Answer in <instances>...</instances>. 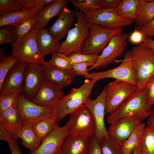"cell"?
I'll list each match as a JSON object with an SVG mask.
<instances>
[{
  "label": "cell",
  "instance_id": "6da1fadb",
  "mask_svg": "<svg viewBox=\"0 0 154 154\" xmlns=\"http://www.w3.org/2000/svg\"><path fill=\"white\" fill-rule=\"evenodd\" d=\"M153 111L148 102L146 89L136 90L115 110L109 113L107 122L110 124L123 117L135 116L142 120L149 117Z\"/></svg>",
  "mask_w": 154,
  "mask_h": 154
},
{
  "label": "cell",
  "instance_id": "7a4b0ae2",
  "mask_svg": "<svg viewBox=\"0 0 154 154\" xmlns=\"http://www.w3.org/2000/svg\"><path fill=\"white\" fill-rule=\"evenodd\" d=\"M96 78L86 79L78 88H72L54 106V116L57 124L67 115L84 104L90 95L93 88L97 81Z\"/></svg>",
  "mask_w": 154,
  "mask_h": 154
},
{
  "label": "cell",
  "instance_id": "3957f363",
  "mask_svg": "<svg viewBox=\"0 0 154 154\" xmlns=\"http://www.w3.org/2000/svg\"><path fill=\"white\" fill-rule=\"evenodd\" d=\"M131 63L136 76V90L145 88L149 79L154 74V55L151 50L143 43L131 50Z\"/></svg>",
  "mask_w": 154,
  "mask_h": 154
},
{
  "label": "cell",
  "instance_id": "277c9868",
  "mask_svg": "<svg viewBox=\"0 0 154 154\" xmlns=\"http://www.w3.org/2000/svg\"><path fill=\"white\" fill-rule=\"evenodd\" d=\"M76 11L77 22L74 27L68 31L57 52L68 56L73 52L82 53L84 43L90 34V24L85 20L83 13L76 9Z\"/></svg>",
  "mask_w": 154,
  "mask_h": 154
},
{
  "label": "cell",
  "instance_id": "5b68a950",
  "mask_svg": "<svg viewBox=\"0 0 154 154\" xmlns=\"http://www.w3.org/2000/svg\"><path fill=\"white\" fill-rule=\"evenodd\" d=\"M38 29L35 28L24 38L17 40L11 44L12 55L19 62L27 64L43 65L46 61L40 50L36 41Z\"/></svg>",
  "mask_w": 154,
  "mask_h": 154
},
{
  "label": "cell",
  "instance_id": "8992f818",
  "mask_svg": "<svg viewBox=\"0 0 154 154\" xmlns=\"http://www.w3.org/2000/svg\"><path fill=\"white\" fill-rule=\"evenodd\" d=\"M65 125L69 134L78 137H90L94 134L95 130L93 115L85 104L70 114L69 119Z\"/></svg>",
  "mask_w": 154,
  "mask_h": 154
},
{
  "label": "cell",
  "instance_id": "52a82bcc",
  "mask_svg": "<svg viewBox=\"0 0 154 154\" xmlns=\"http://www.w3.org/2000/svg\"><path fill=\"white\" fill-rule=\"evenodd\" d=\"M122 28L110 29L100 25L90 24V34L83 44V54L100 55L108 44L111 38L122 32Z\"/></svg>",
  "mask_w": 154,
  "mask_h": 154
},
{
  "label": "cell",
  "instance_id": "ba28073f",
  "mask_svg": "<svg viewBox=\"0 0 154 154\" xmlns=\"http://www.w3.org/2000/svg\"><path fill=\"white\" fill-rule=\"evenodd\" d=\"M129 36L122 32L115 35L110 39L106 46L99 55V58L88 71L105 68L110 64L114 63L117 58L121 56L124 52Z\"/></svg>",
  "mask_w": 154,
  "mask_h": 154
},
{
  "label": "cell",
  "instance_id": "9c48e42d",
  "mask_svg": "<svg viewBox=\"0 0 154 154\" xmlns=\"http://www.w3.org/2000/svg\"><path fill=\"white\" fill-rule=\"evenodd\" d=\"M104 89L105 110L109 114L115 110L136 90V86L127 82L115 80L109 83Z\"/></svg>",
  "mask_w": 154,
  "mask_h": 154
},
{
  "label": "cell",
  "instance_id": "30bf717a",
  "mask_svg": "<svg viewBox=\"0 0 154 154\" xmlns=\"http://www.w3.org/2000/svg\"><path fill=\"white\" fill-rule=\"evenodd\" d=\"M131 50L126 51L121 63L117 67L106 71L90 73L89 79L96 78L97 81L105 78L127 82L136 86L137 79L132 66Z\"/></svg>",
  "mask_w": 154,
  "mask_h": 154
},
{
  "label": "cell",
  "instance_id": "8fae6325",
  "mask_svg": "<svg viewBox=\"0 0 154 154\" xmlns=\"http://www.w3.org/2000/svg\"><path fill=\"white\" fill-rule=\"evenodd\" d=\"M17 107L23 120L24 125H31L44 118L54 115L52 108L38 105L23 96L19 95Z\"/></svg>",
  "mask_w": 154,
  "mask_h": 154
},
{
  "label": "cell",
  "instance_id": "7c38bea8",
  "mask_svg": "<svg viewBox=\"0 0 154 154\" xmlns=\"http://www.w3.org/2000/svg\"><path fill=\"white\" fill-rule=\"evenodd\" d=\"M84 15L85 20L89 23L100 25L110 29L122 28L130 25L133 22L120 17L115 9L101 8Z\"/></svg>",
  "mask_w": 154,
  "mask_h": 154
},
{
  "label": "cell",
  "instance_id": "4fadbf2b",
  "mask_svg": "<svg viewBox=\"0 0 154 154\" xmlns=\"http://www.w3.org/2000/svg\"><path fill=\"white\" fill-rule=\"evenodd\" d=\"M142 121L138 117L133 116L121 118L110 124L108 130L109 137L116 145L122 146Z\"/></svg>",
  "mask_w": 154,
  "mask_h": 154
},
{
  "label": "cell",
  "instance_id": "5bb4252c",
  "mask_svg": "<svg viewBox=\"0 0 154 154\" xmlns=\"http://www.w3.org/2000/svg\"><path fill=\"white\" fill-rule=\"evenodd\" d=\"M44 80L42 65L27 64L25 68L21 94L29 100L36 94Z\"/></svg>",
  "mask_w": 154,
  "mask_h": 154
},
{
  "label": "cell",
  "instance_id": "9a60e30c",
  "mask_svg": "<svg viewBox=\"0 0 154 154\" xmlns=\"http://www.w3.org/2000/svg\"><path fill=\"white\" fill-rule=\"evenodd\" d=\"M84 104L89 108L94 118L96 126L94 134L100 143L103 137H109L104 123L106 106L104 90L95 99L92 100L88 98Z\"/></svg>",
  "mask_w": 154,
  "mask_h": 154
},
{
  "label": "cell",
  "instance_id": "2e32d148",
  "mask_svg": "<svg viewBox=\"0 0 154 154\" xmlns=\"http://www.w3.org/2000/svg\"><path fill=\"white\" fill-rule=\"evenodd\" d=\"M69 134L66 126L57 124L53 131L43 138L38 148L27 154H55L58 151L64 140Z\"/></svg>",
  "mask_w": 154,
  "mask_h": 154
},
{
  "label": "cell",
  "instance_id": "e0dca14e",
  "mask_svg": "<svg viewBox=\"0 0 154 154\" xmlns=\"http://www.w3.org/2000/svg\"><path fill=\"white\" fill-rule=\"evenodd\" d=\"M27 64L18 61L13 66L5 76L1 88L0 94L8 92L21 93L24 74Z\"/></svg>",
  "mask_w": 154,
  "mask_h": 154
},
{
  "label": "cell",
  "instance_id": "ac0fdd59",
  "mask_svg": "<svg viewBox=\"0 0 154 154\" xmlns=\"http://www.w3.org/2000/svg\"><path fill=\"white\" fill-rule=\"evenodd\" d=\"M42 70L44 81L62 88L69 86L76 77V75L73 70L60 69L48 64L47 61L42 65Z\"/></svg>",
  "mask_w": 154,
  "mask_h": 154
},
{
  "label": "cell",
  "instance_id": "d6986e66",
  "mask_svg": "<svg viewBox=\"0 0 154 154\" xmlns=\"http://www.w3.org/2000/svg\"><path fill=\"white\" fill-rule=\"evenodd\" d=\"M64 95L62 88L44 80L36 94L30 100L41 106L53 108Z\"/></svg>",
  "mask_w": 154,
  "mask_h": 154
},
{
  "label": "cell",
  "instance_id": "ffe728a7",
  "mask_svg": "<svg viewBox=\"0 0 154 154\" xmlns=\"http://www.w3.org/2000/svg\"><path fill=\"white\" fill-rule=\"evenodd\" d=\"M76 16V11L70 10L65 6L48 29L52 35L60 41L67 34L74 23Z\"/></svg>",
  "mask_w": 154,
  "mask_h": 154
},
{
  "label": "cell",
  "instance_id": "44dd1931",
  "mask_svg": "<svg viewBox=\"0 0 154 154\" xmlns=\"http://www.w3.org/2000/svg\"><path fill=\"white\" fill-rule=\"evenodd\" d=\"M0 124L16 140L19 138V133L24 126L22 117L17 107L0 113Z\"/></svg>",
  "mask_w": 154,
  "mask_h": 154
},
{
  "label": "cell",
  "instance_id": "7402d4cb",
  "mask_svg": "<svg viewBox=\"0 0 154 154\" xmlns=\"http://www.w3.org/2000/svg\"><path fill=\"white\" fill-rule=\"evenodd\" d=\"M36 38L38 48L44 57L58 52L60 43L49 29H38Z\"/></svg>",
  "mask_w": 154,
  "mask_h": 154
},
{
  "label": "cell",
  "instance_id": "603a6c76",
  "mask_svg": "<svg viewBox=\"0 0 154 154\" xmlns=\"http://www.w3.org/2000/svg\"><path fill=\"white\" fill-rule=\"evenodd\" d=\"M89 137H77L68 134L63 141L60 154H88Z\"/></svg>",
  "mask_w": 154,
  "mask_h": 154
},
{
  "label": "cell",
  "instance_id": "cb8c5ba5",
  "mask_svg": "<svg viewBox=\"0 0 154 154\" xmlns=\"http://www.w3.org/2000/svg\"><path fill=\"white\" fill-rule=\"evenodd\" d=\"M69 0H54L37 14L36 27L38 29L44 28L50 20L58 16L62 9L66 6Z\"/></svg>",
  "mask_w": 154,
  "mask_h": 154
},
{
  "label": "cell",
  "instance_id": "d4e9b609",
  "mask_svg": "<svg viewBox=\"0 0 154 154\" xmlns=\"http://www.w3.org/2000/svg\"><path fill=\"white\" fill-rule=\"evenodd\" d=\"M43 8L16 11L0 16V27L13 26L17 28L25 20L37 14Z\"/></svg>",
  "mask_w": 154,
  "mask_h": 154
},
{
  "label": "cell",
  "instance_id": "484cf974",
  "mask_svg": "<svg viewBox=\"0 0 154 154\" xmlns=\"http://www.w3.org/2000/svg\"><path fill=\"white\" fill-rule=\"evenodd\" d=\"M18 136L21 144L30 152L36 150L40 146L41 139L31 125H24L20 131Z\"/></svg>",
  "mask_w": 154,
  "mask_h": 154
},
{
  "label": "cell",
  "instance_id": "4316f807",
  "mask_svg": "<svg viewBox=\"0 0 154 154\" xmlns=\"http://www.w3.org/2000/svg\"><path fill=\"white\" fill-rule=\"evenodd\" d=\"M154 19V0H140L136 11V25L139 28Z\"/></svg>",
  "mask_w": 154,
  "mask_h": 154
},
{
  "label": "cell",
  "instance_id": "83f0119b",
  "mask_svg": "<svg viewBox=\"0 0 154 154\" xmlns=\"http://www.w3.org/2000/svg\"><path fill=\"white\" fill-rule=\"evenodd\" d=\"M140 0H120L115 11L121 18L133 21L136 19V11Z\"/></svg>",
  "mask_w": 154,
  "mask_h": 154
},
{
  "label": "cell",
  "instance_id": "f1b7e54d",
  "mask_svg": "<svg viewBox=\"0 0 154 154\" xmlns=\"http://www.w3.org/2000/svg\"><path fill=\"white\" fill-rule=\"evenodd\" d=\"M145 127V123H141L136 127L121 146L124 154H128L139 144Z\"/></svg>",
  "mask_w": 154,
  "mask_h": 154
},
{
  "label": "cell",
  "instance_id": "f546056e",
  "mask_svg": "<svg viewBox=\"0 0 154 154\" xmlns=\"http://www.w3.org/2000/svg\"><path fill=\"white\" fill-rule=\"evenodd\" d=\"M56 124L54 115L42 119L35 123L32 126L42 140L53 131Z\"/></svg>",
  "mask_w": 154,
  "mask_h": 154
},
{
  "label": "cell",
  "instance_id": "4dcf8cb0",
  "mask_svg": "<svg viewBox=\"0 0 154 154\" xmlns=\"http://www.w3.org/2000/svg\"><path fill=\"white\" fill-rule=\"evenodd\" d=\"M141 154H154V129L146 126L139 144Z\"/></svg>",
  "mask_w": 154,
  "mask_h": 154
},
{
  "label": "cell",
  "instance_id": "1f68e13d",
  "mask_svg": "<svg viewBox=\"0 0 154 154\" xmlns=\"http://www.w3.org/2000/svg\"><path fill=\"white\" fill-rule=\"evenodd\" d=\"M13 55H5L4 50L1 49L0 53V89L7 74L14 64L18 62Z\"/></svg>",
  "mask_w": 154,
  "mask_h": 154
},
{
  "label": "cell",
  "instance_id": "d6a6232c",
  "mask_svg": "<svg viewBox=\"0 0 154 154\" xmlns=\"http://www.w3.org/2000/svg\"><path fill=\"white\" fill-rule=\"evenodd\" d=\"M37 13L25 20L16 28L17 40L24 38L36 27Z\"/></svg>",
  "mask_w": 154,
  "mask_h": 154
},
{
  "label": "cell",
  "instance_id": "836d02e7",
  "mask_svg": "<svg viewBox=\"0 0 154 154\" xmlns=\"http://www.w3.org/2000/svg\"><path fill=\"white\" fill-rule=\"evenodd\" d=\"M76 9L86 14L101 8L97 0H73L70 1Z\"/></svg>",
  "mask_w": 154,
  "mask_h": 154
},
{
  "label": "cell",
  "instance_id": "e575fe53",
  "mask_svg": "<svg viewBox=\"0 0 154 154\" xmlns=\"http://www.w3.org/2000/svg\"><path fill=\"white\" fill-rule=\"evenodd\" d=\"M47 63L58 69L65 70H73L72 63L66 58V55L57 53L52 55Z\"/></svg>",
  "mask_w": 154,
  "mask_h": 154
},
{
  "label": "cell",
  "instance_id": "d590c367",
  "mask_svg": "<svg viewBox=\"0 0 154 154\" xmlns=\"http://www.w3.org/2000/svg\"><path fill=\"white\" fill-rule=\"evenodd\" d=\"M23 10L20 0H0V16Z\"/></svg>",
  "mask_w": 154,
  "mask_h": 154
},
{
  "label": "cell",
  "instance_id": "8d00e7d4",
  "mask_svg": "<svg viewBox=\"0 0 154 154\" xmlns=\"http://www.w3.org/2000/svg\"><path fill=\"white\" fill-rule=\"evenodd\" d=\"M19 94L16 92L0 94V113L8 109L17 107Z\"/></svg>",
  "mask_w": 154,
  "mask_h": 154
},
{
  "label": "cell",
  "instance_id": "74e56055",
  "mask_svg": "<svg viewBox=\"0 0 154 154\" xmlns=\"http://www.w3.org/2000/svg\"><path fill=\"white\" fill-rule=\"evenodd\" d=\"M100 144L102 154H124L122 147L115 144L109 137H103Z\"/></svg>",
  "mask_w": 154,
  "mask_h": 154
},
{
  "label": "cell",
  "instance_id": "f35d334b",
  "mask_svg": "<svg viewBox=\"0 0 154 154\" xmlns=\"http://www.w3.org/2000/svg\"><path fill=\"white\" fill-rule=\"evenodd\" d=\"M99 55L88 54L80 52H74L69 56L66 55L67 59L72 63L89 62L94 64L98 61Z\"/></svg>",
  "mask_w": 154,
  "mask_h": 154
},
{
  "label": "cell",
  "instance_id": "ab89813d",
  "mask_svg": "<svg viewBox=\"0 0 154 154\" xmlns=\"http://www.w3.org/2000/svg\"><path fill=\"white\" fill-rule=\"evenodd\" d=\"M16 28L13 26H7L0 29V44L5 43L11 44L17 40Z\"/></svg>",
  "mask_w": 154,
  "mask_h": 154
},
{
  "label": "cell",
  "instance_id": "60d3db41",
  "mask_svg": "<svg viewBox=\"0 0 154 154\" xmlns=\"http://www.w3.org/2000/svg\"><path fill=\"white\" fill-rule=\"evenodd\" d=\"M24 10H31L44 8L52 3L54 0H20Z\"/></svg>",
  "mask_w": 154,
  "mask_h": 154
},
{
  "label": "cell",
  "instance_id": "b9f144b4",
  "mask_svg": "<svg viewBox=\"0 0 154 154\" xmlns=\"http://www.w3.org/2000/svg\"><path fill=\"white\" fill-rule=\"evenodd\" d=\"M94 64L89 62L72 63V69L76 75H82L86 79H89L90 73L88 67L92 66Z\"/></svg>",
  "mask_w": 154,
  "mask_h": 154
},
{
  "label": "cell",
  "instance_id": "7bdbcfd3",
  "mask_svg": "<svg viewBox=\"0 0 154 154\" xmlns=\"http://www.w3.org/2000/svg\"><path fill=\"white\" fill-rule=\"evenodd\" d=\"M145 88L147 90L149 103L152 106L154 105V74L147 81Z\"/></svg>",
  "mask_w": 154,
  "mask_h": 154
},
{
  "label": "cell",
  "instance_id": "ee69618b",
  "mask_svg": "<svg viewBox=\"0 0 154 154\" xmlns=\"http://www.w3.org/2000/svg\"><path fill=\"white\" fill-rule=\"evenodd\" d=\"M88 154H102L100 143L94 134L89 137Z\"/></svg>",
  "mask_w": 154,
  "mask_h": 154
},
{
  "label": "cell",
  "instance_id": "f6af8a7d",
  "mask_svg": "<svg viewBox=\"0 0 154 154\" xmlns=\"http://www.w3.org/2000/svg\"><path fill=\"white\" fill-rule=\"evenodd\" d=\"M145 36L143 33L137 28L131 33L128 38L130 42L133 44H139L143 43Z\"/></svg>",
  "mask_w": 154,
  "mask_h": 154
},
{
  "label": "cell",
  "instance_id": "bcb514c9",
  "mask_svg": "<svg viewBox=\"0 0 154 154\" xmlns=\"http://www.w3.org/2000/svg\"><path fill=\"white\" fill-rule=\"evenodd\" d=\"M138 28L145 37H154V19Z\"/></svg>",
  "mask_w": 154,
  "mask_h": 154
},
{
  "label": "cell",
  "instance_id": "7dc6e473",
  "mask_svg": "<svg viewBox=\"0 0 154 154\" xmlns=\"http://www.w3.org/2000/svg\"><path fill=\"white\" fill-rule=\"evenodd\" d=\"M97 1L102 9H115L120 0H97Z\"/></svg>",
  "mask_w": 154,
  "mask_h": 154
},
{
  "label": "cell",
  "instance_id": "c3c4849f",
  "mask_svg": "<svg viewBox=\"0 0 154 154\" xmlns=\"http://www.w3.org/2000/svg\"><path fill=\"white\" fill-rule=\"evenodd\" d=\"M14 139L11 135L0 124V139L11 143Z\"/></svg>",
  "mask_w": 154,
  "mask_h": 154
},
{
  "label": "cell",
  "instance_id": "681fc988",
  "mask_svg": "<svg viewBox=\"0 0 154 154\" xmlns=\"http://www.w3.org/2000/svg\"><path fill=\"white\" fill-rule=\"evenodd\" d=\"M8 145L11 154H23L20 150L17 140L14 139L13 141Z\"/></svg>",
  "mask_w": 154,
  "mask_h": 154
},
{
  "label": "cell",
  "instance_id": "f907efd6",
  "mask_svg": "<svg viewBox=\"0 0 154 154\" xmlns=\"http://www.w3.org/2000/svg\"><path fill=\"white\" fill-rule=\"evenodd\" d=\"M143 43L145 46L151 50L154 55V40L151 37H145Z\"/></svg>",
  "mask_w": 154,
  "mask_h": 154
},
{
  "label": "cell",
  "instance_id": "816d5d0a",
  "mask_svg": "<svg viewBox=\"0 0 154 154\" xmlns=\"http://www.w3.org/2000/svg\"><path fill=\"white\" fill-rule=\"evenodd\" d=\"M147 123L148 126L154 129V107L153 108L152 113L148 117Z\"/></svg>",
  "mask_w": 154,
  "mask_h": 154
},
{
  "label": "cell",
  "instance_id": "f5cc1de1",
  "mask_svg": "<svg viewBox=\"0 0 154 154\" xmlns=\"http://www.w3.org/2000/svg\"><path fill=\"white\" fill-rule=\"evenodd\" d=\"M128 154H141L139 145L133 148Z\"/></svg>",
  "mask_w": 154,
  "mask_h": 154
},
{
  "label": "cell",
  "instance_id": "db71d44e",
  "mask_svg": "<svg viewBox=\"0 0 154 154\" xmlns=\"http://www.w3.org/2000/svg\"><path fill=\"white\" fill-rule=\"evenodd\" d=\"M55 154H60V152L59 151L57 152Z\"/></svg>",
  "mask_w": 154,
  "mask_h": 154
}]
</instances>
